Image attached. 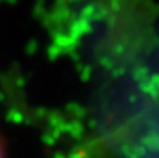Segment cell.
Wrapping results in <instances>:
<instances>
[{"label":"cell","instance_id":"cell-1","mask_svg":"<svg viewBox=\"0 0 159 158\" xmlns=\"http://www.w3.org/2000/svg\"><path fill=\"white\" fill-rule=\"evenodd\" d=\"M0 158H11L10 148H8V142L6 139L2 129H0Z\"/></svg>","mask_w":159,"mask_h":158}]
</instances>
